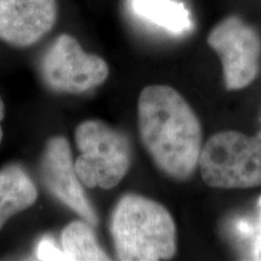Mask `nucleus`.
<instances>
[{"mask_svg":"<svg viewBox=\"0 0 261 261\" xmlns=\"http://www.w3.org/2000/svg\"><path fill=\"white\" fill-rule=\"evenodd\" d=\"M138 127L156 167L174 180H188L198 166L202 127L187 99L171 86H146L138 98Z\"/></svg>","mask_w":261,"mask_h":261,"instance_id":"nucleus-1","label":"nucleus"},{"mask_svg":"<svg viewBox=\"0 0 261 261\" xmlns=\"http://www.w3.org/2000/svg\"><path fill=\"white\" fill-rule=\"evenodd\" d=\"M39 175L41 184L56 200L81 219L97 226V213L75 171L73 152L67 138L56 136L47 140L39 163Z\"/></svg>","mask_w":261,"mask_h":261,"instance_id":"nucleus-7","label":"nucleus"},{"mask_svg":"<svg viewBox=\"0 0 261 261\" xmlns=\"http://www.w3.org/2000/svg\"><path fill=\"white\" fill-rule=\"evenodd\" d=\"M80 155L75 171L84 187L115 188L125 178L132 163V146L125 133L100 120H86L74 132Z\"/></svg>","mask_w":261,"mask_h":261,"instance_id":"nucleus-3","label":"nucleus"},{"mask_svg":"<svg viewBox=\"0 0 261 261\" xmlns=\"http://www.w3.org/2000/svg\"><path fill=\"white\" fill-rule=\"evenodd\" d=\"M38 260H65L61 247H58L54 238L44 237L39 241L37 247Z\"/></svg>","mask_w":261,"mask_h":261,"instance_id":"nucleus-12","label":"nucleus"},{"mask_svg":"<svg viewBox=\"0 0 261 261\" xmlns=\"http://www.w3.org/2000/svg\"><path fill=\"white\" fill-rule=\"evenodd\" d=\"M38 200V189L17 163L0 169V231L16 214L31 208Z\"/></svg>","mask_w":261,"mask_h":261,"instance_id":"nucleus-9","label":"nucleus"},{"mask_svg":"<svg viewBox=\"0 0 261 261\" xmlns=\"http://www.w3.org/2000/svg\"><path fill=\"white\" fill-rule=\"evenodd\" d=\"M57 15V0H0V40L32 46L51 32Z\"/></svg>","mask_w":261,"mask_h":261,"instance_id":"nucleus-8","label":"nucleus"},{"mask_svg":"<svg viewBox=\"0 0 261 261\" xmlns=\"http://www.w3.org/2000/svg\"><path fill=\"white\" fill-rule=\"evenodd\" d=\"M94 226L85 221L74 220L61 233V249L65 260H110L98 243Z\"/></svg>","mask_w":261,"mask_h":261,"instance_id":"nucleus-11","label":"nucleus"},{"mask_svg":"<svg viewBox=\"0 0 261 261\" xmlns=\"http://www.w3.org/2000/svg\"><path fill=\"white\" fill-rule=\"evenodd\" d=\"M130 9L138 17L172 34L192 29L190 11L177 0H130Z\"/></svg>","mask_w":261,"mask_h":261,"instance_id":"nucleus-10","label":"nucleus"},{"mask_svg":"<svg viewBox=\"0 0 261 261\" xmlns=\"http://www.w3.org/2000/svg\"><path fill=\"white\" fill-rule=\"evenodd\" d=\"M40 74L55 92L83 94L108 79L109 67L102 57L86 54L74 37L62 34L42 56Z\"/></svg>","mask_w":261,"mask_h":261,"instance_id":"nucleus-5","label":"nucleus"},{"mask_svg":"<svg viewBox=\"0 0 261 261\" xmlns=\"http://www.w3.org/2000/svg\"><path fill=\"white\" fill-rule=\"evenodd\" d=\"M198 167L208 187H261V130L249 137L237 130L215 133L201 150Z\"/></svg>","mask_w":261,"mask_h":261,"instance_id":"nucleus-4","label":"nucleus"},{"mask_svg":"<svg viewBox=\"0 0 261 261\" xmlns=\"http://www.w3.org/2000/svg\"><path fill=\"white\" fill-rule=\"evenodd\" d=\"M207 42L220 58L227 90H242L255 80L260 70L261 39L253 27L230 16L212 29Z\"/></svg>","mask_w":261,"mask_h":261,"instance_id":"nucleus-6","label":"nucleus"},{"mask_svg":"<svg viewBox=\"0 0 261 261\" xmlns=\"http://www.w3.org/2000/svg\"><path fill=\"white\" fill-rule=\"evenodd\" d=\"M116 257L122 261L169 260L177 253V228L167 208L136 194L123 195L110 217Z\"/></svg>","mask_w":261,"mask_h":261,"instance_id":"nucleus-2","label":"nucleus"},{"mask_svg":"<svg viewBox=\"0 0 261 261\" xmlns=\"http://www.w3.org/2000/svg\"><path fill=\"white\" fill-rule=\"evenodd\" d=\"M4 116H5V106H4V102H3L2 97H0V144H2V140H3V127H2V121L4 120Z\"/></svg>","mask_w":261,"mask_h":261,"instance_id":"nucleus-13","label":"nucleus"}]
</instances>
